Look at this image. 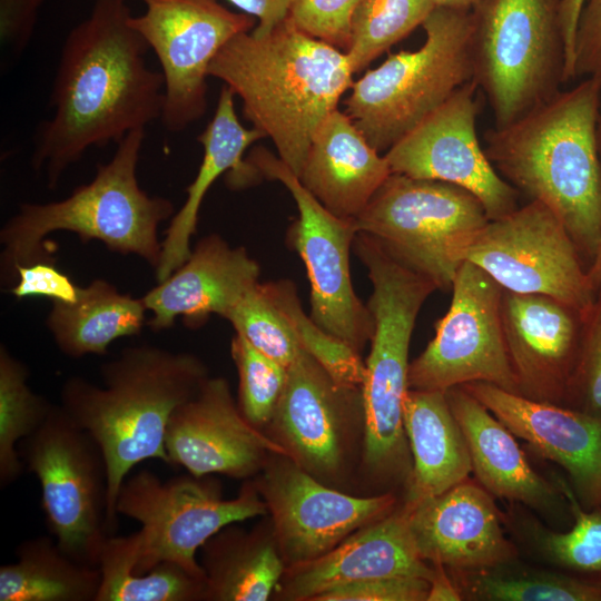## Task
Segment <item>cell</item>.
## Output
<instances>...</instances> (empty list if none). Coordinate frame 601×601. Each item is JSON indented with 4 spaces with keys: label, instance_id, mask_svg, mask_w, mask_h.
I'll return each instance as SVG.
<instances>
[{
    "label": "cell",
    "instance_id": "6da1fadb",
    "mask_svg": "<svg viewBox=\"0 0 601 601\" xmlns=\"http://www.w3.org/2000/svg\"><path fill=\"white\" fill-rule=\"evenodd\" d=\"M131 17L126 0H96L62 45L53 114L37 130L31 159L49 188L89 148L117 144L161 117L164 77L148 67L149 47Z\"/></svg>",
    "mask_w": 601,
    "mask_h": 601
},
{
    "label": "cell",
    "instance_id": "7a4b0ae2",
    "mask_svg": "<svg viewBox=\"0 0 601 601\" xmlns=\"http://www.w3.org/2000/svg\"><path fill=\"white\" fill-rule=\"evenodd\" d=\"M600 107L601 81L585 78L484 134V151L500 176L550 207L589 265L601 244Z\"/></svg>",
    "mask_w": 601,
    "mask_h": 601
},
{
    "label": "cell",
    "instance_id": "3957f363",
    "mask_svg": "<svg viewBox=\"0 0 601 601\" xmlns=\"http://www.w3.org/2000/svg\"><path fill=\"white\" fill-rule=\"evenodd\" d=\"M345 51L313 38L287 18L270 33L233 37L215 56L208 76L243 102V114L274 142L298 177L313 137L352 87Z\"/></svg>",
    "mask_w": 601,
    "mask_h": 601
},
{
    "label": "cell",
    "instance_id": "277c9868",
    "mask_svg": "<svg viewBox=\"0 0 601 601\" xmlns=\"http://www.w3.org/2000/svg\"><path fill=\"white\" fill-rule=\"evenodd\" d=\"M104 386L86 378L66 380L61 407L99 444L108 469L107 528H117L116 501L127 474L154 459L168 464L165 437L173 413L190 400L208 377L191 353L152 345L125 348L101 364Z\"/></svg>",
    "mask_w": 601,
    "mask_h": 601
},
{
    "label": "cell",
    "instance_id": "5b68a950",
    "mask_svg": "<svg viewBox=\"0 0 601 601\" xmlns=\"http://www.w3.org/2000/svg\"><path fill=\"white\" fill-rule=\"evenodd\" d=\"M145 129L132 130L117 142L112 158L99 164L88 184L65 199L22 203L0 230L1 282L14 284L17 268L39 260H56L43 239L55 231H70L82 243L99 240L112 252L135 254L155 269L161 257L159 225L174 216L171 200L151 197L137 179Z\"/></svg>",
    "mask_w": 601,
    "mask_h": 601
},
{
    "label": "cell",
    "instance_id": "8992f818",
    "mask_svg": "<svg viewBox=\"0 0 601 601\" xmlns=\"http://www.w3.org/2000/svg\"><path fill=\"white\" fill-rule=\"evenodd\" d=\"M354 250L373 286L367 307L374 332L362 387V472L371 484L390 492L396 486L404 489L412 472L403 410L408 349L417 315L437 288L368 235L356 237Z\"/></svg>",
    "mask_w": 601,
    "mask_h": 601
},
{
    "label": "cell",
    "instance_id": "52a82bcc",
    "mask_svg": "<svg viewBox=\"0 0 601 601\" xmlns=\"http://www.w3.org/2000/svg\"><path fill=\"white\" fill-rule=\"evenodd\" d=\"M422 27L417 50L390 55L353 82L344 101V112L380 152L473 81L471 11L435 7Z\"/></svg>",
    "mask_w": 601,
    "mask_h": 601
},
{
    "label": "cell",
    "instance_id": "ba28073f",
    "mask_svg": "<svg viewBox=\"0 0 601 601\" xmlns=\"http://www.w3.org/2000/svg\"><path fill=\"white\" fill-rule=\"evenodd\" d=\"M562 0H483L471 10L473 81L494 127L545 102L564 82Z\"/></svg>",
    "mask_w": 601,
    "mask_h": 601
},
{
    "label": "cell",
    "instance_id": "9c48e42d",
    "mask_svg": "<svg viewBox=\"0 0 601 601\" xmlns=\"http://www.w3.org/2000/svg\"><path fill=\"white\" fill-rule=\"evenodd\" d=\"M490 218L482 201L454 184L392 173L354 219L395 258L450 290Z\"/></svg>",
    "mask_w": 601,
    "mask_h": 601
},
{
    "label": "cell",
    "instance_id": "30bf717a",
    "mask_svg": "<svg viewBox=\"0 0 601 601\" xmlns=\"http://www.w3.org/2000/svg\"><path fill=\"white\" fill-rule=\"evenodd\" d=\"M205 477L190 474L164 482L142 470L124 481L117 514L141 524L132 573L144 574L169 561L206 580L196 559L198 549L229 524L268 515L254 481H246L235 499L224 500L218 484Z\"/></svg>",
    "mask_w": 601,
    "mask_h": 601
},
{
    "label": "cell",
    "instance_id": "8fae6325",
    "mask_svg": "<svg viewBox=\"0 0 601 601\" xmlns=\"http://www.w3.org/2000/svg\"><path fill=\"white\" fill-rule=\"evenodd\" d=\"M39 480L48 529L59 548L82 564L99 565L107 528L108 469L96 440L61 405L19 444Z\"/></svg>",
    "mask_w": 601,
    "mask_h": 601
},
{
    "label": "cell",
    "instance_id": "7c38bea8",
    "mask_svg": "<svg viewBox=\"0 0 601 601\" xmlns=\"http://www.w3.org/2000/svg\"><path fill=\"white\" fill-rule=\"evenodd\" d=\"M451 289L450 307L437 321L433 339L410 362L408 388L445 392L484 382L519 394L504 339L503 287L464 260Z\"/></svg>",
    "mask_w": 601,
    "mask_h": 601
},
{
    "label": "cell",
    "instance_id": "4fadbf2b",
    "mask_svg": "<svg viewBox=\"0 0 601 601\" xmlns=\"http://www.w3.org/2000/svg\"><path fill=\"white\" fill-rule=\"evenodd\" d=\"M465 260L482 268L504 290L551 296L584 317L598 297L571 235L539 200L490 219Z\"/></svg>",
    "mask_w": 601,
    "mask_h": 601
},
{
    "label": "cell",
    "instance_id": "5bb4252c",
    "mask_svg": "<svg viewBox=\"0 0 601 601\" xmlns=\"http://www.w3.org/2000/svg\"><path fill=\"white\" fill-rule=\"evenodd\" d=\"M247 162L264 177L280 181L295 200L298 218L288 238L307 270L311 317L361 354L372 338L374 319L357 297L351 278L349 250L358 233L354 219L326 209L267 149H253Z\"/></svg>",
    "mask_w": 601,
    "mask_h": 601
},
{
    "label": "cell",
    "instance_id": "9a60e30c",
    "mask_svg": "<svg viewBox=\"0 0 601 601\" xmlns=\"http://www.w3.org/2000/svg\"><path fill=\"white\" fill-rule=\"evenodd\" d=\"M146 10L130 18L157 56L165 82L161 122L173 132L199 119L207 106L210 62L236 35L252 31L255 18L218 0H140Z\"/></svg>",
    "mask_w": 601,
    "mask_h": 601
},
{
    "label": "cell",
    "instance_id": "2e32d148",
    "mask_svg": "<svg viewBox=\"0 0 601 601\" xmlns=\"http://www.w3.org/2000/svg\"><path fill=\"white\" fill-rule=\"evenodd\" d=\"M364 431L362 388L337 383L302 348L266 434L286 456L331 485L347 479L358 433Z\"/></svg>",
    "mask_w": 601,
    "mask_h": 601
},
{
    "label": "cell",
    "instance_id": "e0dca14e",
    "mask_svg": "<svg viewBox=\"0 0 601 601\" xmlns=\"http://www.w3.org/2000/svg\"><path fill=\"white\" fill-rule=\"evenodd\" d=\"M254 482L287 566L322 556L398 505L392 491L370 496L339 491L283 454H273Z\"/></svg>",
    "mask_w": 601,
    "mask_h": 601
},
{
    "label": "cell",
    "instance_id": "ac0fdd59",
    "mask_svg": "<svg viewBox=\"0 0 601 601\" xmlns=\"http://www.w3.org/2000/svg\"><path fill=\"white\" fill-rule=\"evenodd\" d=\"M476 90L474 81L460 87L384 156L392 173L471 191L495 219L519 207V191L500 176L479 141Z\"/></svg>",
    "mask_w": 601,
    "mask_h": 601
},
{
    "label": "cell",
    "instance_id": "d6986e66",
    "mask_svg": "<svg viewBox=\"0 0 601 601\" xmlns=\"http://www.w3.org/2000/svg\"><path fill=\"white\" fill-rule=\"evenodd\" d=\"M165 447L168 464L184 466L196 477L217 473L249 479L273 454L286 455L282 445L243 416L229 383L209 376L173 413Z\"/></svg>",
    "mask_w": 601,
    "mask_h": 601
},
{
    "label": "cell",
    "instance_id": "ffe728a7",
    "mask_svg": "<svg viewBox=\"0 0 601 601\" xmlns=\"http://www.w3.org/2000/svg\"><path fill=\"white\" fill-rule=\"evenodd\" d=\"M501 311L519 394L568 407L584 316L551 296L509 290Z\"/></svg>",
    "mask_w": 601,
    "mask_h": 601
},
{
    "label": "cell",
    "instance_id": "44dd1931",
    "mask_svg": "<svg viewBox=\"0 0 601 601\" xmlns=\"http://www.w3.org/2000/svg\"><path fill=\"white\" fill-rule=\"evenodd\" d=\"M541 457L562 467L579 503L601 508V422L484 382L461 385Z\"/></svg>",
    "mask_w": 601,
    "mask_h": 601
},
{
    "label": "cell",
    "instance_id": "7402d4cb",
    "mask_svg": "<svg viewBox=\"0 0 601 601\" xmlns=\"http://www.w3.org/2000/svg\"><path fill=\"white\" fill-rule=\"evenodd\" d=\"M480 483L466 479L444 493L404 506L418 554L447 570H477L518 559L505 515Z\"/></svg>",
    "mask_w": 601,
    "mask_h": 601
},
{
    "label": "cell",
    "instance_id": "603a6c76",
    "mask_svg": "<svg viewBox=\"0 0 601 601\" xmlns=\"http://www.w3.org/2000/svg\"><path fill=\"white\" fill-rule=\"evenodd\" d=\"M432 572V564L417 552L407 512L401 503L390 514L353 532L322 556L287 566L277 597L313 601L324 591L353 582L392 577L430 580Z\"/></svg>",
    "mask_w": 601,
    "mask_h": 601
},
{
    "label": "cell",
    "instance_id": "cb8c5ba5",
    "mask_svg": "<svg viewBox=\"0 0 601 601\" xmlns=\"http://www.w3.org/2000/svg\"><path fill=\"white\" fill-rule=\"evenodd\" d=\"M259 264L244 247H231L218 235L200 239L187 260L141 298L151 313L152 331L170 328L181 317L199 326L211 314L226 318L259 280Z\"/></svg>",
    "mask_w": 601,
    "mask_h": 601
},
{
    "label": "cell",
    "instance_id": "d4e9b609",
    "mask_svg": "<svg viewBox=\"0 0 601 601\" xmlns=\"http://www.w3.org/2000/svg\"><path fill=\"white\" fill-rule=\"evenodd\" d=\"M469 449L472 473L495 499L528 506L546 516L570 513L555 485L534 471L515 435L462 386L445 391ZM571 514V513H570Z\"/></svg>",
    "mask_w": 601,
    "mask_h": 601
},
{
    "label": "cell",
    "instance_id": "484cf974",
    "mask_svg": "<svg viewBox=\"0 0 601 601\" xmlns=\"http://www.w3.org/2000/svg\"><path fill=\"white\" fill-rule=\"evenodd\" d=\"M391 174L385 156L335 109L316 130L298 179L331 213L355 219Z\"/></svg>",
    "mask_w": 601,
    "mask_h": 601
},
{
    "label": "cell",
    "instance_id": "4316f807",
    "mask_svg": "<svg viewBox=\"0 0 601 601\" xmlns=\"http://www.w3.org/2000/svg\"><path fill=\"white\" fill-rule=\"evenodd\" d=\"M234 91L224 86L220 90L215 115L205 130L197 137L203 145L204 156L195 179L187 187V198L174 214L161 242V257L155 269L157 282H161L179 268L191 253L190 238L196 233L198 214L208 189L215 180L230 170V184L245 186L256 174L243 161L246 149L265 134L253 127L245 128L237 118Z\"/></svg>",
    "mask_w": 601,
    "mask_h": 601
},
{
    "label": "cell",
    "instance_id": "83f0119b",
    "mask_svg": "<svg viewBox=\"0 0 601 601\" xmlns=\"http://www.w3.org/2000/svg\"><path fill=\"white\" fill-rule=\"evenodd\" d=\"M403 410L412 472L402 504L410 508L469 479L472 464L445 392L408 388Z\"/></svg>",
    "mask_w": 601,
    "mask_h": 601
},
{
    "label": "cell",
    "instance_id": "f1b7e54d",
    "mask_svg": "<svg viewBox=\"0 0 601 601\" xmlns=\"http://www.w3.org/2000/svg\"><path fill=\"white\" fill-rule=\"evenodd\" d=\"M229 524L200 548L206 575L205 599L266 601L287 568L272 523L247 532Z\"/></svg>",
    "mask_w": 601,
    "mask_h": 601
},
{
    "label": "cell",
    "instance_id": "f546056e",
    "mask_svg": "<svg viewBox=\"0 0 601 601\" xmlns=\"http://www.w3.org/2000/svg\"><path fill=\"white\" fill-rule=\"evenodd\" d=\"M146 311L142 298L122 294L105 279H95L80 288L75 303L53 302L47 327L69 357L105 355L115 339L141 332Z\"/></svg>",
    "mask_w": 601,
    "mask_h": 601
},
{
    "label": "cell",
    "instance_id": "4dcf8cb0",
    "mask_svg": "<svg viewBox=\"0 0 601 601\" xmlns=\"http://www.w3.org/2000/svg\"><path fill=\"white\" fill-rule=\"evenodd\" d=\"M16 556L0 568V601H96L99 568L77 562L52 536L21 542Z\"/></svg>",
    "mask_w": 601,
    "mask_h": 601
},
{
    "label": "cell",
    "instance_id": "1f68e13d",
    "mask_svg": "<svg viewBox=\"0 0 601 601\" xmlns=\"http://www.w3.org/2000/svg\"><path fill=\"white\" fill-rule=\"evenodd\" d=\"M447 572L462 600L601 601V581L528 566L519 559L490 568Z\"/></svg>",
    "mask_w": 601,
    "mask_h": 601
},
{
    "label": "cell",
    "instance_id": "d6a6232c",
    "mask_svg": "<svg viewBox=\"0 0 601 601\" xmlns=\"http://www.w3.org/2000/svg\"><path fill=\"white\" fill-rule=\"evenodd\" d=\"M137 553V532L106 540L98 565L101 581L96 601L204 600L206 580L175 562L164 561L144 574L132 573Z\"/></svg>",
    "mask_w": 601,
    "mask_h": 601
},
{
    "label": "cell",
    "instance_id": "836d02e7",
    "mask_svg": "<svg viewBox=\"0 0 601 601\" xmlns=\"http://www.w3.org/2000/svg\"><path fill=\"white\" fill-rule=\"evenodd\" d=\"M552 480L569 504L571 528L555 531L528 518L520 522L521 532L532 551L552 566L601 581V508L584 509L563 475L553 474Z\"/></svg>",
    "mask_w": 601,
    "mask_h": 601
},
{
    "label": "cell",
    "instance_id": "e575fe53",
    "mask_svg": "<svg viewBox=\"0 0 601 601\" xmlns=\"http://www.w3.org/2000/svg\"><path fill=\"white\" fill-rule=\"evenodd\" d=\"M28 367L0 346V484L6 487L23 470L19 444L49 416L53 404L28 385Z\"/></svg>",
    "mask_w": 601,
    "mask_h": 601
},
{
    "label": "cell",
    "instance_id": "d590c367",
    "mask_svg": "<svg viewBox=\"0 0 601 601\" xmlns=\"http://www.w3.org/2000/svg\"><path fill=\"white\" fill-rule=\"evenodd\" d=\"M434 8L432 0H362L345 51L354 73L422 26Z\"/></svg>",
    "mask_w": 601,
    "mask_h": 601
},
{
    "label": "cell",
    "instance_id": "8d00e7d4",
    "mask_svg": "<svg viewBox=\"0 0 601 601\" xmlns=\"http://www.w3.org/2000/svg\"><path fill=\"white\" fill-rule=\"evenodd\" d=\"M265 290L290 323L300 346L339 384L362 388L365 362L348 344L318 326L303 307L293 282L263 283Z\"/></svg>",
    "mask_w": 601,
    "mask_h": 601
},
{
    "label": "cell",
    "instance_id": "74e56055",
    "mask_svg": "<svg viewBox=\"0 0 601 601\" xmlns=\"http://www.w3.org/2000/svg\"><path fill=\"white\" fill-rule=\"evenodd\" d=\"M230 354L238 373L237 405L256 428L266 430L287 382V367L255 348L235 333Z\"/></svg>",
    "mask_w": 601,
    "mask_h": 601
},
{
    "label": "cell",
    "instance_id": "f35d334b",
    "mask_svg": "<svg viewBox=\"0 0 601 601\" xmlns=\"http://www.w3.org/2000/svg\"><path fill=\"white\" fill-rule=\"evenodd\" d=\"M225 319L233 325L235 333L285 367L303 348L290 323L272 300L263 283L258 282L248 289Z\"/></svg>",
    "mask_w": 601,
    "mask_h": 601
},
{
    "label": "cell",
    "instance_id": "ab89813d",
    "mask_svg": "<svg viewBox=\"0 0 601 601\" xmlns=\"http://www.w3.org/2000/svg\"><path fill=\"white\" fill-rule=\"evenodd\" d=\"M568 407L601 422V294L583 321Z\"/></svg>",
    "mask_w": 601,
    "mask_h": 601
},
{
    "label": "cell",
    "instance_id": "60d3db41",
    "mask_svg": "<svg viewBox=\"0 0 601 601\" xmlns=\"http://www.w3.org/2000/svg\"><path fill=\"white\" fill-rule=\"evenodd\" d=\"M362 0H290L288 18L303 32L345 51L351 22Z\"/></svg>",
    "mask_w": 601,
    "mask_h": 601
},
{
    "label": "cell",
    "instance_id": "b9f144b4",
    "mask_svg": "<svg viewBox=\"0 0 601 601\" xmlns=\"http://www.w3.org/2000/svg\"><path fill=\"white\" fill-rule=\"evenodd\" d=\"M428 588L425 578H381L329 589L313 601H426Z\"/></svg>",
    "mask_w": 601,
    "mask_h": 601
},
{
    "label": "cell",
    "instance_id": "7bdbcfd3",
    "mask_svg": "<svg viewBox=\"0 0 601 601\" xmlns=\"http://www.w3.org/2000/svg\"><path fill=\"white\" fill-rule=\"evenodd\" d=\"M56 260H39L17 268V280L10 288L16 298L42 296L53 302L71 304L78 299L80 288L60 272Z\"/></svg>",
    "mask_w": 601,
    "mask_h": 601
},
{
    "label": "cell",
    "instance_id": "ee69618b",
    "mask_svg": "<svg viewBox=\"0 0 601 601\" xmlns=\"http://www.w3.org/2000/svg\"><path fill=\"white\" fill-rule=\"evenodd\" d=\"M573 76L601 81V0L583 2L574 39Z\"/></svg>",
    "mask_w": 601,
    "mask_h": 601
},
{
    "label": "cell",
    "instance_id": "f6af8a7d",
    "mask_svg": "<svg viewBox=\"0 0 601 601\" xmlns=\"http://www.w3.org/2000/svg\"><path fill=\"white\" fill-rule=\"evenodd\" d=\"M43 0H0L1 46L12 55L29 42Z\"/></svg>",
    "mask_w": 601,
    "mask_h": 601
},
{
    "label": "cell",
    "instance_id": "bcb514c9",
    "mask_svg": "<svg viewBox=\"0 0 601 601\" xmlns=\"http://www.w3.org/2000/svg\"><path fill=\"white\" fill-rule=\"evenodd\" d=\"M244 13L258 19V24L252 30L256 36L270 33L278 24L288 18L290 0H228Z\"/></svg>",
    "mask_w": 601,
    "mask_h": 601
},
{
    "label": "cell",
    "instance_id": "7dc6e473",
    "mask_svg": "<svg viewBox=\"0 0 601 601\" xmlns=\"http://www.w3.org/2000/svg\"><path fill=\"white\" fill-rule=\"evenodd\" d=\"M584 0H562L560 6V23L565 45V70L564 81L569 82L574 79L573 76V56H574V39L579 17L583 7Z\"/></svg>",
    "mask_w": 601,
    "mask_h": 601
},
{
    "label": "cell",
    "instance_id": "c3c4849f",
    "mask_svg": "<svg viewBox=\"0 0 601 601\" xmlns=\"http://www.w3.org/2000/svg\"><path fill=\"white\" fill-rule=\"evenodd\" d=\"M432 566L426 601H461L462 597L446 568L441 564Z\"/></svg>",
    "mask_w": 601,
    "mask_h": 601
},
{
    "label": "cell",
    "instance_id": "681fc988",
    "mask_svg": "<svg viewBox=\"0 0 601 601\" xmlns=\"http://www.w3.org/2000/svg\"><path fill=\"white\" fill-rule=\"evenodd\" d=\"M589 283L598 296L601 294V244L587 269Z\"/></svg>",
    "mask_w": 601,
    "mask_h": 601
},
{
    "label": "cell",
    "instance_id": "f907efd6",
    "mask_svg": "<svg viewBox=\"0 0 601 601\" xmlns=\"http://www.w3.org/2000/svg\"><path fill=\"white\" fill-rule=\"evenodd\" d=\"M483 0H432L435 7L471 11Z\"/></svg>",
    "mask_w": 601,
    "mask_h": 601
},
{
    "label": "cell",
    "instance_id": "816d5d0a",
    "mask_svg": "<svg viewBox=\"0 0 601 601\" xmlns=\"http://www.w3.org/2000/svg\"><path fill=\"white\" fill-rule=\"evenodd\" d=\"M597 140H598V148L601 159V107L599 111V118H598V125H597Z\"/></svg>",
    "mask_w": 601,
    "mask_h": 601
}]
</instances>
